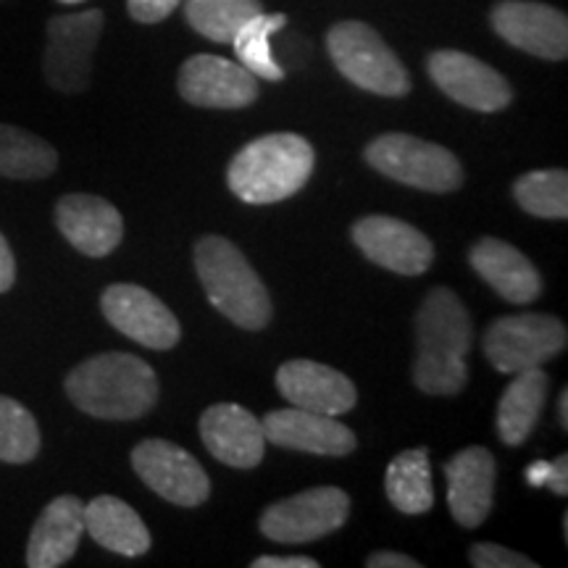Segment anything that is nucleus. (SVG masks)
I'll return each mask as SVG.
<instances>
[{
  "label": "nucleus",
  "instance_id": "nucleus-31",
  "mask_svg": "<svg viewBox=\"0 0 568 568\" xmlns=\"http://www.w3.org/2000/svg\"><path fill=\"white\" fill-rule=\"evenodd\" d=\"M468 560L477 568H537L531 558L495 542H477L471 552H468Z\"/></svg>",
  "mask_w": 568,
  "mask_h": 568
},
{
  "label": "nucleus",
  "instance_id": "nucleus-9",
  "mask_svg": "<svg viewBox=\"0 0 568 568\" xmlns=\"http://www.w3.org/2000/svg\"><path fill=\"white\" fill-rule=\"evenodd\" d=\"M351 516V497L339 487H314L290 495L264 510L258 527L264 537L284 545L316 542L337 531Z\"/></svg>",
  "mask_w": 568,
  "mask_h": 568
},
{
  "label": "nucleus",
  "instance_id": "nucleus-1",
  "mask_svg": "<svg viewBox=\"0 0 568 568\" xmlns=\"http://www.w3.org/2000/svg\"><path fill=\"white\" fill-rule=\"evenodd\" d=\"M471 343L474 326L464 301L450 287L432 290L416 311V387L443 397L464 393Z\"/></svg>",
  "mask_w": 568,
  "mask_h": 568
},
{
  "label": "nucleus",
  "instance_id": "nucleus-24",
  "mask_svg": "<svg viewBox=\"0 0 568 568\" xmlns=\"http://www.w3.org/2000/svg\"><path fill=\"white\" fill-rule=\"evenodd\" d=\"M550 376L542 368H524L514 374L506 393L497 406V435L510 447L524 445L542 414L545 400H548Z\"/></svg>",
  "mask_w": 568,
  "mask_h": 568
},
{
  "label": "nucleus",
  "instance_id": "nucleus-38",
  "mask_svg": "<svg viewBox=\"0 0 568 568\" xmlns=\"http://www.w3.org/2000/svg\"><path fill=\"white\" fill-rule=\"evenodd\" d=\"M558 416H560V426L568 429V389H564L558 397Z\"/></svg>",
  "mask_w": 568,
  "mask_h": 568
},
{
  "label": "nucleus",
  "instance_id": "nucleus-14",
  "mask_svg": "<svg viewBox=\"0 0 568 568\" xmlns=\"http://www.w3.org/2000/svg\"><path fill=\"white\" fill-rule=\"evenodd\" d=\"M176 90L197 109H245L258 98V77L222 55H193L182 63Z\"/></svg>",
  "mask_w": 568,
  "mask_h": 568
},
{
  "label": "nucleus",
  "instance_id": "nucleus-35",
  "mask_svg": "<svg viewBox=\"0 0 568 568\" xmlns=\"http://www.w3.org/2000/svg\"><path fill=\"white\" fill-rule=\"evenodd\" d=\"M368 568H422L416 558L403 556V552H374V556L366 558Z\"/></svg>",
  "mask_w": 568,
  "mask_h": 568
},
{
  "label": "nucleus",
  "instance_id": "nucleus-16",
  "mask_svg": "<svg viewBox=\"0 0 568 568\" xmlns=\"http://www.w3.org/2000/svg\"><path fill=\"white\" fill-rule=\"evenodd\" d=\"M55 226L88 258H105L124 240V219L116 205L88 193L63 195L55 203Z\"/></svg>",
  "mask_w": 568,
  "mask_h": 568
},
{
  "label": "nucleus",
  "instance_id": "nucleus-27",
  "mask_svg": "<svg viewBox=\"0 0 568 568\" xmlns=\"http://www.w3.org/2000/svg\"><path fill=\"white\" fill-rule=\"evenodd\" d=\"M287 27V17L284 13H255L253 19H247L240 32L234 34L232 45L237 53V61L251 71L253 77H261L266 82H282L284 69L276 63L272 53V40L276 32H282Z\"/></svg>",
  "mask_w": 568,
  "mask_h": 568
},
{
  "label": "nucleus",
  "instance_id": "nucleus-6",
  "mask_svg": "<svg viewBox=\"0 0 568 568\" xmlns=\"http://www.w3.org/2000/svg\"><path fill=\"white\" fill-rule=\"evenodd\" d=\"M364 159L379 174L424 193H456L464 184V166L447 148L403 132L379 134Z\"/></svg>",
  "mask_w": 568,
  "mask_h": 568
},
{
  "label": "nucleus",
  "instance_id": "nucleus-12",
  "mask_svg": "<svg viewBox=\"0 0 568 568\" xmlns=\"http://www.w3.org/2000/svg\"><path fill=\"white\" fill-rule=\"evenodd\" d=\"M426 71L450 101L471 111L495 113L508 109L514 101L506 77L464 51H435L426 59Z\"/></svg>",
  "mask_w": 568,
  "mask_h": 568
},
{
  "label": "nucleus",
  "instance_id": "nucleus-37",
  "mask_svg": "<svg viewBox=\"0 0 568 568\" xmlns=\"http://www.w3.org/2000/svg\"><path fill=\"white\" fill-rule=\"evenodd\" d=\"M550 474V460H531L527 466V485L529 487H545Z\"/></svg>",
  "mask_w": 568,
  "mask_h": 568
},
{
  "label": "nucleus",
  "instance_id": "nucleus-3",
  "mask_svg": "<svg viewBox=\"0 0 568 568\" xmlns=\"http://www.w3.org/2000/svg\"><path fill=\"white\" fill-rule=\"evenodd\" d=\"M314 163L316 153L308 140L293 132H274L247 142L234 155L226 182L243 203H280L301 193L314 174Z\"/></svg>",
  "mask_w": 568,
  "mask_h": 568
},
{
  "label": "nucleus",
  "instance_id": "nucleus-26",
  "mask_svg": "<svg viewBox=\"0 0 568 568\" xmlns=\"http://www.w3.org/2000/svg\"><path fill=\"white\" fill-rule=\"evenodd\" d=\"M59 169V153L40 134L0 124V176L6 180H45Z\"/></svg>",
  "mask_w": 568,
  "mask_h": 568
},
{
  "label": "nucleus",
  "instance_id": "nucleus-19",
  "mask_svg": "<svg viewBox=\"0 0 568 568\" xmlns=\"http://www.w3.org/2000/svg\"><path fill=\"white\" fill-rule=\"evenodd\" d=\"M276 389L295 408L339 416L355 408L358 389L343 372L316 361H287L276 372Z\"/></svg>",
  "mask_w": 568,
  "mask_h": 568
},
{
  "label": "nucleus",
  "instance_id": "nucleus-10",
  "mask_svg": "<svg viewBox=\"0 0 568 568\" xmlns=\"http://www.w3.org/2000/svg\"><path fill=\"white\" fill-rule=\"evenodd\" d=\"M134 474L163 500L182 508L203 506L211 479L187 450L166 439H142L132 450Z\"/></svg>",
  "mask_w": 568,
  "mask_h": 568
},
{
  "label": "nucleus",
  "instance_id": "nucleus-34",
  "mask_svg": "<svg viewBox=\"0 0 568 568\" xmlns=\"http://www.w3.org/2000/svg\"><path fill=\"white\" fill-rule=\"evenodd\" d=\"M253 568H318V560L305 556H261L255 558Z\"/></svg>",
  "mask_w": 568,
  "mask_h": 568
},
{
  "label": "nucleus",
  "instance_id": "nucleus-32",
  "mask_svg": "<svg viewBox=\"0 0 568 568\" xmlns=\"http://www.w3.org/2000/svg\"><path fill=\"white\" fill-rule=\"evenodd\" d=\"M176 6H180V0H126V11L140 24H159Z\"/></svg>",
  "mask_w": 568,
  "mask_h": 568
},
{
  "label": "nucleus",
  "instance_id": "nucleus-18",
  "mask_svg": "<svg viewBox=\"0 0 568 568\" xmlns=\"http://www.w3.org/2000/svg\"><path fill=\"white\" fill-rule=\"evenodd\" d=\"M447 506L460 527L477 529L493 514L495 456L481 445L464 447L445 464Z\"/></svg>",
  "mask_w": 568,
  "mask_h": 568
},
{
  "label": "nucleus",
  "instance_id": "nucleus-36",
  "mask_svg": "<svg viewBox=\"0 0 568 568\" xmlns=\"http://www.w3.org/2000/svg\"><path fill=\"white\" fill-rule=\"evenodd\" d=\"M545 487H548L552 495H568V456H558L556 460H550V474Z\"/></svg>",
  "mask_w": 568,
  "mask_h": 568
},
{
  "label": "nucleus",
  "instance_id": "nucleus-23",
  "mask_svg": "<svg viewBox=\"0 0 568 568\" xmlns=\"http://www.w3.org/2000/svg\"><path fill=\"white\" fill-rule=\"evenodd\" d=\"M84 531L105 550L124 558H140L151 550V531L130 503L113 495H98L84 506Z\"/></svg>",
  "mask_w": 568,
  "mask_h": 568
},
{
  "label": "nucleus",
  "instance_id": "nucleus-25",
  "mask_svg": "<svg viewBox=\"0 0 568 568\" xmlns=\"http://www.w3.org/2000/svg\"><path fill=\"white\" fill-rule=\"evenodd\" d=\"M389 503L406 516H422L435 506V485H432L429 450L414 447L389 460L385 474Z\"/></svg>",
  "mask_w": 568,
  "mask_h": 568
},
{
  "label": "nucleus",
  "instance_id": "nucleus-28",
  "mask_svg": "<svg viewBox=\"0 0 568 568\" xmlns=\"http://www.w3.org/2000/svg\"><path fill=\"white\" fill-rule=\"evenodd\" d=\"M264 11L261 0H187L184 17L203 38L232 45L234 34L247 19Z\"/></svg>",
  "mask_w": 568,
  "mask_h": 568
},
{
  "label": "nucleus",
  "instance_id": "nucleus-20",
  "mask_svg": "<svg viewBox=\"0 0 568 568\" xmlns=\"http://www.w3.org/2000/svg\"><path fill=\"white\" fill-rule=\"evenodd\" d=\"M201 439L209 453L232 468H255L264 460V426L251 410L234 403H216L201 416Z\"/></svg>",
  "mask_w": 568,
  "mask_h": 568
},
{
  "label": "nucleus",
  "instance_id": "nucleus-7",
  "mask_svg": "<svg viewBox=\"0 0 568 568\" xmlns=\"http://www.w3.org/2000/svg\"><path fill=\"white\" fill-rule=\"evenodd\" d=\"M105 17L101 9L61 13L48 19V42L42 53V74L53 90L77 95L90 88L92 55L101 40Z\"/></svg>",
  "mask_w": 568,
  "mask_h": 568
},
{
  "label": "nucleus",
  "instance_id": "nucleus-4",
  "mask_svg": "<svg viewBox=\"0 0 568 568\" xmlns=\"http://www.w3.org/2000/svg\"><path fill=\"white\" fill-rule=\"evenodd\" d=\"M195 272L205 295L219 314L243 329L258 332L274 314L264 280L243 251L219 234H205L195 243Z\"/></svg>",
  "mask_w": 568,
  "mask_h": 568
},
{
  "label": "nucleus",
  "instance_id": "nucleus-5",
  "mask_svg": "<svg viewBox=\"0 0 568 568\" xmlns=\"http://www.w3.org/2000/svg\"><path fill=\"white\" fill-rule=\"evenodd\" d=\"M326 51L339 74L355 88L385 98L410 92V77L382 34L364 21H339L326 34Z\"/></svg>",
  "mask_w": 568,
  "mask_h": 568
},
{
  "label": "nucleus",
  "instance_id": "nucleus-22",
  "mask_svg": "<svg viewBox=\"0 0 568 568\" xmlns=\"http://www.w3.org/2000/svg\"><path fill=\"white\" fill-rule=\"evenodd\" d=\"M84 535V503L77 495H59L42 508L27 542V566L59 568L74 558Z\"/></svg>",
  "mask_w": 568,
  "mask_h": 568
},
{
  "label": "nucleus",
  "instance_id": "nucleus-13",
  "mask_svg": "<svg viewBox=\"0 0 568 568\" xmlns=\"http://www.w3.org/2000/svg\"><path fill=\"white\" fill-rule=\"evenodd\" d=\"M493 30L508 45L548 61H566L568 19L564 11L535 0H500L489 13Z\"/></svg>",
  "mask_w": 568,
  "mask_h": 568
},
{
  "label": "nucleus",
  "instance_id": "nucleus-11",
  "mask_svg": "<svg viewBox=\"0 0 568 568\" xmlns=\"http://www.w3.org/2000/svg\"><path fill=\"white\" fill-rule=\"evenodd\" d=\"M101 311L113 329L151 351H172L182 339V326L169 305L140 284L105 287Z\"/></svg>",
  "mask_w": 568,
  "mask_h": 568
},
{
  "label": "nucleus",
  "instance_id": "nucleus-29",
  "mask_svg": "<svg viewBox=\"0 0 568 568\" xmlns=\"http://www.w3.org/2000/svg\"><path fill=\"white\" fill-rule=\"evenodd\" d=\"M514 197L524 211L537 219L568 216V174L566 169H542L518 176Z\"/></svg>",
  "mask_w": 568,
  "mask_h": 568
},
{
  "label": "nucleus",
  "instance_id": "nucleus-8",
  "mask_svg": "<svg viewBox=\"0 0 568 568\" xmlns=\"http://www.w3.org/2000/svg\"><path fill=\"white\" fill-rule=\"evenodd\" d=\"M568 332L560 318L550 314L500 316L487 326L485 355L500 374H518L524 368L548 364L566 351Z\"/></svg>",
  "mask_w": 568,
  "mask_h": 568
},
{
  "label": "nucleus",
  "instance_id": "nucleus-30",
  "mask_svg": "<svg viewBox=\"0 0 568 568\" xmlns=\"http://www.w3.org/2000/svg\"><path fill=\"white\" fill-rule=\"evenodd\" d=\"M40 426L34 416L9 395H0V460L30 464L40 453Z\"/></svg>",
  "mask_w": 568,
  "mask_h": 568
},
{
  "label": "nucleus",
  "instance_id": "nucleus-21",
  "mask_svg": "<svg viewBox=\"0 0 568 568\" xmlns=\"http://www.w3.org/2000/svg\"><path fill=\"white\" fill-rule=\"evenodd\" d=\"M474 272L508 303L527 305L542 295V276L537 266L506 240L481 237L468 253Z\"/></svg>",
  "mask_w": 568,
  "mask_h": 568
},
{
  "label": "nucleus",
  "instance_id": "nucleus-2",
  "mask_svg": "<svg viewBox=\"0 0 568 568\" xmlns=\"http://www.w3.org/2000/svg\"><path fill=\"white\" fill-rule=\"evenodd\" d=\"M67 395L82 414L105 422H132L159 403V376L132 353H101L67 376Z\"/></svg>",
  "mask_w": 568,
  "mask_h": 568
},
{
  "label": "nucleus",
  "instance_id": "nucleus-17",
  "mask_svg": "<svg viewBox=\"0 0 568 568\" xmlns=\"http://www.w3.org/2000/svg\"><path fill=\"white\" fill-rule=\"evenodd\" d=\"M264 435L268 443L284 447V450L311 453V456H351L358 447L353 429L339 424L335 416L316 414L305 408H280L268 410L264 416Z\"/></svg>",
  "mask_w": 568,
  "mask_h": 568
},
{
  "label": "nucleus",
  "instance_id": "nucleus-39",
  "mask_svg": "<svg viewBox=\"0 0 568 568\" xmlns=\"http://www.w3.org/2000/svg\"><path fill=\"white\" fill-rule=\"evenodd\" d=\"M59 3H67V6H74V3H84V0H59Z\"/></svg>",
  "mask_w": 568,
  "mask_h": 568
},
{
  "label": "nucleus",
  "instance_id": "nucleus-15",
  "mask_svg": "<svg viewBox=\"0 0 568 568\" xmlns=\"http://www.w3.org/2000/svg\"><path fill=\"white\" fill-rule=\"evenodd\" d=\"M353 243L376 266L418 276L435 261V245L416 226L393 216H364L353 224Z\"/></svg>",
  "mask_w": 568,
  "mask_h": 568
},
{
  "label": "nucleus",
  "instance_id": "nucleus-33",
  "mask_svg": "<svg viewBox=\"0 0 568 568\" xmlns=\"http://www.w3.org/2000/svg\"><path fill=\"white\" fill-rule=\"evenodd\" d=\"M17 282V258H13L11 245L6 243L3 232H0V293H9Z\"/></svg>",
  "mask_w": 568,
  "mask_h": 568
}]
</instances>
